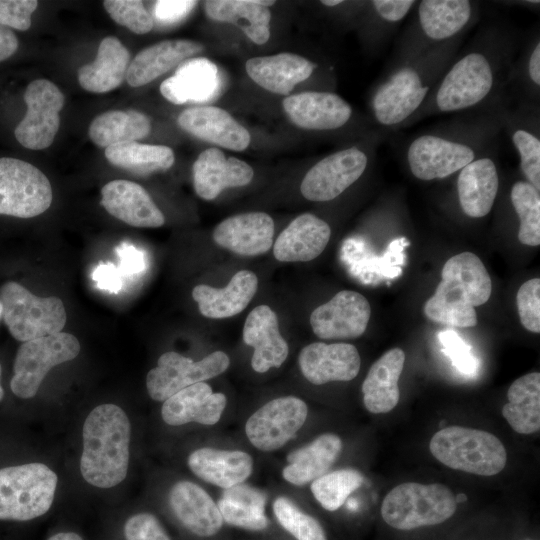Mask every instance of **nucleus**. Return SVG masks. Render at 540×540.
<instances>
[{
  "label": "nucleus",
  "instance_id": "a18cd8bd",
  "mask_svg": "<svg viewBox=\"0 0 540 540\" xmlns=\"http://www.w3.org/2000/svg\"><path fill=\"white\" fill-rule=\"evenodd\" d=\"M511 140L518 153L520 170L526 181L540 190V139L533 129L513 126Z\"/></svg>",
  "mask_w": 540,
  "mask_h": 540
},
{
  "label": "nucleus",
  "instance_id": "4be33fe9",
  "mask_svg": "<svg viewBox=\"0 0 540 540\" xmlns=\"http://www.w3.org/2000/svg\"><path fill=\"white\" fill-rule=\"evenodd\" d=\"M274 221L264 212H248L221 221L213 231L217 245L241 256H258L273 245Z\"/></svg>",
  "mask_w": 540,
  "mask_h": 540
},
{
  "label": "nucleus",
  "instance_id": "6ab92c4d",
  "mask_svg": "<svg viewBox=\"0 0 540 540\" xmlns=\"http://www.w3.org/2000/svg\"><path fill=\"white\" fill-rule=\"evenodd\" d=\"M168 500L174 516L190 534L207 539L222 530L224 520L217 503L196 483L176 482L169 491Z\"/></svg>",
  "mask_w": 540,
  "mask_h": 540
},
{
  "label": "nucleus",
  "instance_id": "cd10ccee",
  "mask_svg": "<svg viewBox=\"0 0 540 540\" xmlns=\"http://www.w3.org/2000/svg\"><path fill=\"white\" fill-rule=\"evenodd\" d=\"M331 236L327 222L314 214L304 213L292 220L279 234L273 246L280 262H308L326 248Z\"/></svg>",
  "mask_w": 540,
  "mask_h": 540
},
{
  "label": "nucleus",
  "instance_id": "423d86ee",
  "mask_svg": "<svg viewBox=\"0 0 540 540\" xmlns=\"http://www.w3.org/2000/svg\"><path fill=\"white\" fill-rule=\"evenodd\" d=\"M429 449L443 465L479 476L496 475L507 462L501 440L481 429L457 425L444 427L432 436Z\"/></svg>",
  "mask_w": 540,
  "mask_h": 540
},
{
  "label": "nucleus",
  "instance_id": "de8ad7c7",
  "mask_svg": "<svg viewBox=\"0 0 540 540\" xmlns=\"http://www.w3.org/2000/svg\"><path fill=\"white\" fill-rule=\"evenodd\" d=\"M521 324L530 332H540V279L532 278L524 282L516 296Z\"/></svg>",
  "mask_w": 540,
  "mask_h": 540
},
{
  "label": "nucleus",
  "instance_id": "58836bf2",
  "mask_svg": "<svg viewBox=\"0 0 540 540\" xmlns=\"http://www.w3.org/2000/svg\"><path fill=\"white\" fill-rule=\"evenodd\" d=\"M265 495L248 485L224 489L217 503L224 523L248 531H263L269 526Z\"/></svg>",
  "mask_w": 540,
  "mask_h": 540
},
{
  "label": "nucleus",
  "instance_id": "3c124183",
  "mask_svg": "<svg viewBox=\"0 0 540 540\" xmlns=\"http://www.w3.org/2000/svg\"><path fill=\"white\" fill-rule=\"evenodd\" d=\"M197 4L196 1L162 0L154 5V17L161 25H173L184 19Z\"/></svg>",
  "mask_w": 540,
  "mask_h": 540
},
{
  "label": "nucleus",
  "instance_id": "7c9ffc66",
  "mask_svg": "<svg viewBox=\"0 0 540 540\" xmlns=\"http://www.w3.org/2000/svg\"><path fill=\"white\" fill-rule=\"evenodd\" d=\"M257 288L256 274L244 269L235 273L224 288H214L204 284L195 286L192 297L203 316L223 319L242 312L254 297Z\"/></svg>",
  "mask_w": 540,
  "mask_h": 540
},
{
  "label": "nucleus",
  "instance_id": "603ef678",
  "mask_svg": "<svg viewBox=\"0 0 540 540\" xmlns=\"http://www.w3.org/2000/svg\"><path fill=\"white\" fill-rule=\"evenodd\" d=\"M439 338L452 357L454 364L462 371L471 372L473 358L470 355L469 347L463 340L452 330L441 332Z\"/></svg>",
  "mask_w": 540,
  "mask_h": 540
},
{
  "label": "nucleus",
  "instance_id": "ddd939ff",
  "mask_svg": "<svg viewBox=\"0 0 540 540\" xmlns=\"http://www.w3.org/2000/svg\"><path fill=\"white\" fill-rule=\"evenodd\" d=\"M308 406L296 396L274 398L258 408L246 421L244 430L258 450L273 452L282 448L303 427Z\"/></svg>",
  "mask_w": 540,
  "mask_h": 540
},
{
  "label": "nucleus",
  "instance_id": "ea45409f",
  "mask_svg": "<svg viewBox=\"0 0 540 540\" xmlns=\"http://www.w3.org/2000/svg\"><path fill=\"white\" fill-rule=\"evenodd\" d=\"M151 131L147 115L137 110H110L91 122L88 134L99 147L133 142L145 138Z\"/></svg>",
  "mask_w": 540,
  "mask_h": 540
},
{
  "label": "nucleus",
  "instance_id": "c9c22d12",
  "mask_svg": "<svg viewBox=\"0 0 540 540\" xmlns=\"http://www.w3.org/2000/svg\"><path fill=\"white\" fill-rule=\"evenodd\" d=\"M129 64L128 49L118 38L107 36L100 42L95 60L79 68L78 82L89 92H109L126 78Z\"/></svg>",
  "mask_w": 540,
  "mask_h": 540
},
{
  "label": "nucleus",
  "instance_id": "f3484780",
  "mask_svg": "<svg viewBox=\"0 0 540 540\" xmlns=\"http://www.w3.org/2000/svg\"><path fill=\"white\" fill-rule=\"evenodd\" d=\"M370 315V304L362 294L343 290L314 309L310 325L321 339H352L365 332Z\"/></svg>",
  "mask_w": 540,
  "mask_h": 540
},
{
  "label": "nucleus",
  "instance_id": "2eb2a0df",
  "mask_svg": "<svg viewBox=\"0 0 540 540\" xmlns=\"http://www.w3.org/2000/svg\"><path fill=\"white\" fill-rule=\"evenodd\" d=\"M476 5L468 0H423L417 6L416 52L412 57L454 41L472 24ZM411 57V58H412Z\"/></svg>",
  "mask_w": 540,
  "mask_h": 540
},
{
  "label": "nucleus",
  "instance_id": "aec40b11",
  "mask_svg": "<svg viewBox=\"0 0 540 540\" xmlns=\"http://www.w3.org/2000/svg\"><path fill=\"white\" fill-rule=\"evenodd\" d=\"M283 108L296 126L307 130H336L352 117V107L331 92L309 91L283 100Z\"/></svg>",
  "mask_w": 540,
  "mask_h": 540
},
{
  "label": "nucleus",
  "instance_id": "1a4fd4ad",
  "mask_svg": "<svg viewBox=\"0 0 540 540\" xmlns=\"http://www.w3.org/2000/svg\"><path fill=\"white\" fill-rule=\"evenodd\" d=\"M80 348L78 339L67 332L22 342L13 363L12 394L19 399L33 398L49 370L76 358Z\"/></svg>",
  "mask_w": 540,
  "mask_h": 540
},
{
  "label": "nucleus",
  "instance_id": "bb28decb",
  "mask_svg": "<svg viewBox=\"0 0 540 540\" xmlns=\"http://www.w3.org/2000/svg\"><path fill=\"white\" fill-rule=\"evenodd\" d=\"M219 89L218 68L203 57L184 60L174 75L160 85L163 97L177 105L207 102L215 97Z\"/></svg>",
  "mask_w": 540,
  "mask_h": 540
},
{
  "label": "nucleus",
  "instance_id": "a878e982",
  "mask_svg": "<svg viewBox=\"0 0 540 540\" xmlns=\"http://www.w3.org/2000/svg\"><path fill=\"white\" fill-rule=\"evenodd\" d=\"M254 171L249 164L226 157L218 148L200 153L193 164V185L196 194L204 200L215 199L224 189L249 184Z\"/></svg>",
  "mask_w": 540,
  "mask_h": 540
},
{
  "label": "nucleus",
  "instance_id": "2f4dec72",
  "mask_svg": "<svg viewBox=\"0 0 540 540\" xmlns=\"http://www.w3.org/2000/svg\"><path fill=\"white\" fill-rule=\"evenodd\" d=\"M249 77L269 92L288 95L296 84L309 78L315 64L293 53L254 57L245 64Z\"/></svg>",
  "mask_w": 540,
  "mask_h": 540
},
{
  "label": "nucleus",
  "instance_id": "f03ea898",
  "mask_svg": "<svg viewBox=\"0 0 540 540\" xmlns=\"http://www.w3.org/2000/svg\"><path fill=\"white\" fill-rule=\"evenodd\" d=\"M130 438V421L121 407L110 403L95 407L83 424V479L104 489L120 484L128 472Z\"/></svg>",
  "mask_w": 540,
  "mask_h": 540
},
{
  "label": "nucleus",
  "instance_id": "6e6552de",
  "mask_svg": "<svg viewBox=\"0 0 540 540\" xmlns=\"http://www.w3.org/2000/svg\"><path fill=\"white\" fill-rule=\"evenodd\" d=\"M2 317L10 334L26 342L62 332L67 314L61 299L39 297L23 285L8 281L0 288Z\"/></svg>",
  "mask_w": 540,
  "mask_h": 540
},
{
  "label": "nucleus",
  "instance_id": "393cba45",
  "mask_svg": "<svg viewBox=\"0 0 540 540\" xmlns=\"http://www.w3.org/2000/svg\"><path fill=\"white\" fill-rule=\"evenodd\" d=\"M179 126L193 136L220 147L243 151L250 144V134L227 111L215 106L185 109L178 116Z\"/></svg>",
  "mask_w": 540,
  "mask_h": 540
},
{
  "label": "nucleus",
  "instance_id": "bf43d9fd",
  "mask_svg": "<svg viewBox=\"0 0 540 540\" xmlns=\"http://www.w3.org/2000/svg\"><path fill=\"white\" fill-rule=\"evenodd\" d=\"M321 3L325 6H328V7H334V6H337L341 3H343V1H340V0H334V1H331V0H324V1H321Z\"/></svg>",
  "mask_w": 540,
  "mask_h": 540
},
{
  "label": "nucleus",
  "instance_id": "e433bc0d",
  "mask_svg": "<svg viewBox=\"0 0 540 540\" xmlns=\"http://www.w3.org/2000/svg\"><path fill=\"white\" fill-rule=\"evenodd\" d=\"M274 3L262 0H213L204 2V8L209 18L237 26L252 42L261 45L270 37L271 12L268 7Z\"/></svg>",
  "mask_w": 540,
  "mask_h": 540
},
{
  "label": "nucleus",
  "instance_id": "8fccbe9b",
  "mask_svg": "<svg viewBox=\"0 0 540 540\" xmlns=\"http://www.w3.org/2000/svg\"><path fill=\"white\" fill-rule=\"evenodd\" d=\"M37 6L35 0H0V25L20 31L29 29Z\"/></svg>",
  "mask_w": 540,
  "mask_h": 540
},
{
  "label": "nucleus",
  "instance_id": "7ed1b4c3",
  "mask_svg": "<svg viewBox=\"0 0 540 540\" xmlns=\"http://www.w3.org/2000/svg\"><path fill=\"white\" fill-rule=\"evenodd\" d=\"M491 291V278L483 262L472 252H462L445 262L441 281L423 311L428 319L442 325L474 327L478 323L475 307L486 303Z\"/></svg>",
  "mask_w": 540,
  "mask_h": 540
},
{
  "label": "nucleus",
  "instance_id": "b1692460",
  "mask_svg": "<svg viewBox=\"0 0 540 540\" xmlns=\"http://www.w3.org/2000/svg\"><path fill=\"white\" fill-rule=\"evenodd\" d=\"M227 405L223 393H214L206 382L190 385L163 402L161 417L170 426L188 423L214 425L222 417Z\"/></svg>",
  "mask_w": 540,
  "mask_h": 540
},
{
  "label": "nucleus",
  "instance_id": "9d476101",
  "mask_svg": "<svg viewBox=\"0 0 540 540\" xmlns=\"http://www.w3.org/2000/svg\"><path fill=\"white\" fill-rule=\"evenodd\" d=\"M52 203V187L33 164L14 157H0V215L32 218Z\"/></svg>",
  "mask_w": 540,
  "mask_h": 540
},
{
  "label": "nucleus",
  "instance_id": "4d7b16f0",
  "mask_svg": "<svg viewBox=\"0 0 540 540\" xmlns=\"http://www.w3.org/2000/svg\"><path fill=\"white\" fill-rule=\"evenodd\" d=\"M138 253L133 247L126 244H122L118 248V255L121 258V265L125 269V272L133 273L139 271L141 260Z\"/></svg>",
  "mask_w": 540,
  "mask_h": 540
},
{
  "label": "nucleus",
  "instance_id": "72a5a7b5",
  "mask_svg": "<svg viewBox=\"0 0 540 540\" xmlns=\"http://www.w3.org/2000/svg\"><path fill=\"white\" fill-rule=\"evenodd\" d=\"M202 49L201 43L187 39L155 43L141 50L130 62L126 80L132 87L146 85Z\"/></svg>",
  "mask_w": 540,
  "mask_h": 540
},
{
  "label": "nucleus",
  "instance_id": "5fc2aeb1",
  "mask_svg": "<svg viewBox=\"0 0 540 540\" xmlns=\"http://www.w3.org/2000/svg\"><path fill=\"white\" fill-rule=\"evenodd\" d=\"M98 285L103 289H108L110 291H118L121 287L120 279L117 275V272L112 264L101 265L95 272L93 277Z\"/></svg>",
  "mask_w": 540,
  "mask_h": 540
},
{
  "label": "nucleus",
  "instance_id": "5701e85b",
  "mask_svg": "<svg viewBox=\"0 0 540 540\" xmlns=\"http://www.w3.org/2000/svg\"><path fill=\"white\" fill-rule=\"evenodd\" d=\"M243 341L254 349L251 366L257 373L279 368L288 357L289 347L279 331L277 315L267 305H259L248 314Z\"/></svg>",
  "mask_w": 540,
  "mask_h": 540
},
{
  "label": "nucleus",
  "instance_id": "dca6fc26",
  "mask_svg": "<svg viewBox=\"0 0 540 540\" xmlns=\"http://www.w3.org/2000/svg\"><path fill=\"white\" fill-rule=\"evenodd\" d=\"M368 162L367 153L355 146L330 154L306 173L301 182V193L309 201L333 200L363 175Z\"/></svg>",
  "mask_w": 540,
  "mask_h": 540
},
{
  "label": "nucleus",
  "instance_id": "4468645a",
  "mask_svg": "<svg viewBox=\"0 0 540 540\" xmlns=\"http://www.w3.org/2000/svg\"><path fill=\"white\" fill-rule=\"evenodd\" d=\"M476 157L477 152L473 145L434 133L417 136L410 142L406 151L410 172L422 181L451 176Z\"/></svg>",
  "mask_w": 540,
  "mask_h": 540
},
{
  "label": "nucleus",
  "instance_id": "79ce46f5",
  "mask_svg": "<svg viewBox=\"0 0 540 540\" xmlns=\"http://www.w3.org/2000/svg\"><path fill=\"white\" fill-rule=\"evenodd\" d=\"M540 190L527 181H517L510 191L512 206L519 218V241L528 246L540 244Z\"/></svg>",
  "mask_w": 540,
  "mask_h": 540
},
{
  "label": "nucleus",
  "instance_id": "13d9d810",
  "mask_svg": "<svg viewBox=\"0 0 540 540\" xmlns=\"http://www.w3.org/2000/svg\"><path fill=\"white\" fill-rule=\"evenodd\" d=\"M47 540H83V538L75 532H58Z\"/></svg>",
  "mask_w": 540,
  "mask_h": 540
},
{
  "label": "nucleus",
  "instance_id": "a211bd4d",
  "mask_svg": "<svg viewBox=\"0 0 540 540\" xmlns=\"http://www.w3.org/2000/svg\"><path fill=\"white\" fill-rule=\"evenodd\" d=\"M298 364L307 381L323 385L353 380L359 373L361 358L352 344L314 342L301 349Z\"/></svg>",
  "mask_w": 540,
  "mask_h": 540
},
{
  "label": "nucleus",
  "instance_id": "39448f33",
  "mask_svg": "<svg viewBox=\"0 0 540 540\" xmlns=\"http://www.w3.org/2000/svg\"><path fill=\"white\" fill-rule=\"evenodd\" d=\"M57 474L39 462L0 466V522H27L51 508Z\"/></svg>",
  "mask_w": 540,
  "mask_h": 540
},
{
  "label": "nucleus",
  "instance_id": "864d4df0",
  "mask_svg": "<svg viewBox=\"0 0 540 540\" xmlns=\"http://www.w3.org/2000/svg\"><path fill=\"white\" fill-rule=\"evenodd\" d=\"M526 78L534 91L540 87V43L537 41L529 52L526 62Z\"/></svg>",
  "mask_w": 540,
  "mask_h": 540
},
{
  "label": "nucleus",
  "instance_id": "0eeeda50",
  "mask_svg": "<svg viewBox=\"0 0 540 540\" xmlns=\"http://www.w3.org/2000/svg\"><path fill=\"white\" fill-rule=\"evenodd\" d=\"M456 509L457 497L446 485L405 482L385 495L381 516L392 528L412 530L443 523Z\"/></svg>",
  "mask_w": 540,
  "mask_h": 540
},
{
  "label": "nucleus",
  "instance_id": "680f3d73",
  "mask_svg": "<svg viewBox=\"0 0 540 540\" xmlns=\"http://www.w3.org/2000/svg\"><path fill=\"white\" fill-rule=\"evenodd\" d=\"M2 314H3V308H2V303L0 301V320L2 318Z\"/></svg>",
  "mask_w": 540,
  "mask_h": 540
},
{
  "label": "nucleus",
  "instance_id": "f257e3e1",
  "mask_svg": "<svg viewBox=\"0 0 540 540\" xmlns=\"http://www.w3.org/2000/svg\"><path fill=\"white\" fill-rule=\"evenodd\" d=\"M454 41L428 50L424 56L404 60L384 78L371 99L372 114L378 124L400 126L422 109L446 71Z\"/></svg>",
  "mask_w": 540,
  "mask_h": 540
},
{
  "label": "nucleus",
  "instance_id": "412c9836",
  "mask_svg": "<svg viewBox=\"0 0 540 540\" xmlns=\"http://www.w3.org/2000/svg\"><path fill=\"white\" fill-rule=\"evenodd\" d=\"M101 205L113 217L139 228H156L165 217L149 193L138 183L112 180L101 189Z\"/></svg>",
  "mask_w": 540,
  "mask_h": 540
},
{
  "label": "nucleus",
  "instance_id": "4c0bfd02",
  "mask_svg": "<svg viewBox=\"0 0 540 540\" xmlns=\"http://www.w3.org/2000/svg\"><path fill=\"white\" fill-rule=\"evenodd\" d=\"M508 402L502 416L519 434L529 435L540 429V373H527L516 379L507 391Z\"/></svg>",
  "mask_w": 540,
  "mask_h": 540
},
{
  "label": "nucleus",
  "instance_id": "a19ab883",
  "mask_svg": "<svg viewBox=\"0 0 540 540\" xmlns=\"http://www.w3.org/2000/svg\"><path fill=\"white\" fill-rule=\"evenodd\" d=\"M105 157L112 165L140 176L166 171L175 161L170 147L136 141L107 147Z\"/></svg>",
  "mask_w": 540,
  "mask_h": 540
},
{
  "label": "nucleus",
  "instance_id": "6e6d98bb",
  "mask_svg": "<svg viewBox=\"0 0 540 540\" xmlns=\"http://www.w3.org/2000/svg\"><path fill=\"white\" fill-rule=\"evenodd\" d=\"M19 42L15 33L0 25V62L10 58L18 49Z\"/></svg>",
  "mask_w": 540,
  "mask_h": 540
},
{
  "label": "nucleus",
  "instance_id": "09e8293b",
  "mask_svg": "<svg viewBox=\"0 0 540 540\" xmlns=\"http://www.w3.org/2000/svg\"><path fill=\"white\" fill-rule=\"evenodd\" d=\"M123 532L125 540H171L161 521L149 512L130 516Z\"/></svg>",
  "mask_w": 540,
  "mask_h": 540
},
{
  "label": "nucleus",
  "instance_id": "f704fd0d",
  "mask_svg": "<svg viewBox=\"0 0 540 540\" xmlns=\"http://www.w3.org/2000/svg\"><path fill=\"white\" fill-rule=\"evenodd\" d=\"M342 448L343 443L338 435L321 434L288 455V464L283 468L282 476L292 485H306L328 472Z\"/></svg>",
  "mask_w": 540,
  "mask_h": 540
},
{
  "label": "nucleus",
  "instance_id": "37998d69",
  "mask_svg": "<svg viewBox=\"0 0 540 540\" xmlns=\"http://www.w3.org/2000/svg\"><path fill=\"white\" fill-rule=\"evenodd\" d=\"M364 481L356 469L344 468L327 472L313 480L311 492L317 502L327 511L338 510Z\"/></svg>",
  "mask_w": 540,
  "mask_h": 540
},
{
  "label": "nucleus",
  "instance_id": "49530a36",
  "mask_svg": "<svg viewBox=\"0 0 540 540\" xmlns=\"http://www.w3.org/2000/svg\"><path fill=\"white\" fill-rule=\"evenodd\" d=\"M103 6L116 23L127 27L135 34H146L154 26V20L142 1L105 0Z\"/></svg>",
  "mask_w": 540,
  "mask_h": 540
},
{
  "label": "nucleus",
  "instance_id": "c756f323",
  "mask_svg": "<svg viewBox=\"0 0 540 540\" xmlns=\"http://www.w3.org/2000/svg\"><path fill=\"white\" fill-rule=\"evenodd\" d=\"M457 194L460 207L471 218H482L492 209L499 188L495 162L478 157L459 171Z\"/></svg>",
  "mask_w": 540,
  "mask_h": 540
},
{
  "label": "nucleus",
  "instance_id": "052dcab7",
  "mask_svg": "<svg viewBox=\"0 0 540 540\" xmlns=\"http://www.w3.org/2000/svg\"><path fill=\"white\" fill-rule=\"evenodd\" d=\"M2 366L0 364V402L4 399L5 391L1 384Z\"/></svg>",
  "mask_w": 540,
  "mask_h": 540
},
{
  "label": "nucleus",
  "instance_id": "c85d7f7f",
  "mask_svg": "<svg viewBox=\"0 0 540 540\" xmlns=\"http://www.w3.org/2000/svg\"><path fill=\"white\" fill-rule=\"evenodd\" d=\"M187 465L203 481L228 489L249 478L254 462L244 451L202 447L188 455Z\"/></svg>",
  "mask_w": 540,
  "mask_h": 540
},
{
  "label": "nucleus",
  "instance_id": "c03bdc74",
  "mask_svg": "<svg viewBox=\"0 0 540 540\" xmlns=\"http://www.w3.org/2000/svg\"><path fill=\"white\" fill-rule=\"evenodd\" d=\"M272 508L277 523L295 540H327L319 521L288 498L277 497Z\"/></svg>",
  "mask_w": 540,
  "mask_h": 540
},
{
  "label": "nucleus",
  "instance_id": "f8f14e48",
  "mask_svg": "<svg viewBox=\"0 0 540 540\" xmlns=\"http://www.w3.org/2000/svg\"><path fill=\"white\" fill-rule=\"evenodd\" d=\"M24 101L27 110L14 129L16 140L30 150L48 148L60 126L64 95L53 82L40 78L27 85Z\"/></svg>",
  "mask_w": 540,
  "mask_h": 540
},
{
  "label": "nucleus",
  "instance_id": "473e14b6",
  "mask_svg": "<svg viewBox=\"0 0 540 540\" xmlns=\"http://www.w3.org/2000/svg\"><path fill=\"white\" fill-rule=\"evenodd\" d=\"M400 348L385 352L370 367L361 387L365 408L373 414L388 413L400 399L398 382L405 363Z\"/></svg>",
  "mask_w": 540,
  "mask_h": 540
},
{
  "label": "nucleus",
  "instance_id": "9b49d317",
  "mask_svg": "<svg viewBox=\"0 0 540 540\" xmlns=\"http://www.w3.org/2000/svg\"><path fill=\"white\" fill-rule=\"evenodd\" d=\"M230 359L223 351H215L199 361H193L177 352L163 353L157 366L146 376V388L155 401L164 402L178 391L217 377L227 370Z\"/></svg>",
  "mask_w": 540,
  "mask_h": 540
},
{
  "label": "nucleus",
  "instance_id": "20e7f679",
  "mask_svg": "<svg viewBox=\"0 0 540 540\" xmlns=\"http://www.w3.org/2000/svg\"><path fill=\"white\" fill-rule=\"evenodd\" d=\"M503 63L488 45L473 48L444 72L422 109L451 113L480 106L499 88Z\"/></svg>",
  "mask_w": 540,
  "mask_h": 540
}]
</instances>
